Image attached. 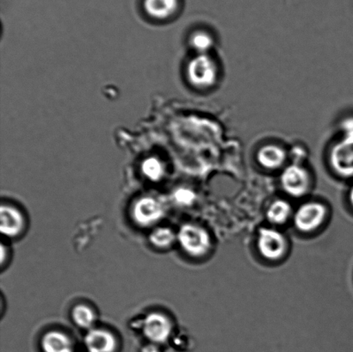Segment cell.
Segmentation results:
<instances>
[{"instance_id": "cell-14", "label": "cell", "mask_w": 353, "mask_h": 352, "mask_svg": "<svg viewBox=\"0 0 353 352\" xmlns=\"http://www.w3.org/2000/svg\"><path fill=\"white\" fill-rule=\"evenodd\" d=\"M176 239H178V236H176L174 231L165 227H157L150 236L152 246L161 250L170 248Z\"/></svg>"}, {"instance_id": "cell-10", "label": "cell", "mask_w": 353, "mask_h": 352, "mask_svg": "<svg viewBox=\"0 0 353 352\" xmlns=\"http://www.w3.org/2000/svg\"><path fill=\"white\" fill-rule=\"evenodd\" d=\"M89 352H115L117 348L116 337L110 331L101 329L89 330L85 338Z\"/></svg>"}, {"instance_id": "cell-15", "label": "cell", "mask_w": 353, "mask_h": 352, "mask_svg": "<svg viewBox=\"0 0 353 352\" xmlns=\"http://www.w3.org/2000/svg\"><path fill=\"white\" fill-rule=\"evenodd\" d=\"M72 318L74 323L82 329H92L96 322L94 311L90 307L79 304L74 307L72 312Z\"/></svg>"}, {"instance_id": "cell-18", "label": "cell", "mask_w": 353, "mask_h": 352, "mask_svg": "<svg viewBox=\"0 0 353 352\" xmlns=\"http://www.w3.org/2000/svg\"><path fill=\"white\" fill-rule=\"evenodd\" d=\"M190 43L196 50L200 52L201 54H204L212 47L213 39L209 34L200 31V32L193 34Z\"/></svg>"}, {"instance_id": "cell-11", "label": "cell", "mask_w": 353, "mask_h": 352, "mask_svg": "<svg viewBox=\"0 0 353 352\" xmlns=\"http://www.w3.org/2000/svg\"><path fill=\"white\" fill-rule=\"evenodd\" d=\"M145 12L154 19H170L178 12L180 0H144Z\"/></svg>"}, {"instance_id": "cell-8", "label": "cell", "mask_w": 353, "mask_h": 352, "mask_svg": "<svg viewBox=\"0 0 353 352\" xmlns=\"http://www.w3.org/2000/svg\"><path fill=\"white\" fill-rule=\"evenodd\" d=\"M326 209L319 203H306L297 210L295 216L296 226L304 232L316 229L323 223Z\"/></svg>"}, {"instance_id": "cell-16", "label": "cell", "mask_w": 353, "mask_h": 352, "mask_svg": "<svg viewBox=\"0 0 353 352\" xmlns=\"http://www.w3.org/2000/svg\"><path fill=\"white\" fill-rule=\"evenodd\" d=\"M141 171L145 177L154 182L161 180L165 174L163 164L159 158L154 157H150L144 161L141 165Z\"/></svg>"}, {"instance_id": "cell-3", "label": "cell", "mask_w": 353, "mask_h": 352, "mask_svg": "<svg viewBox=\"0 0 353 352\" xmlns=\"http://www.w3.org/2000/svg\"><path fill=\"white\" fill-rule=\"evenodd\" d=\"M165 213L163 205L152 196H143L137 200L131 209L134 222L141 227L155 225L163 218Z\"/></svg>"}, {"instance_id": "cell-2", "label": "cell", "mask_w": 353, "mask_h": 352, "mask_svg": "<svg viewBox=\"0 0 353 352\" xmlns=\"http://www.w3.org/2000/svg\"><path fill=\"white\" fill-rule=\"evenodd\" d=\"M187 75L190 83L199 88H208L216 82L218 69L216 64L205 54H201L190 61Z\"/></svg>"}, {"instance_id": "cell-20", "label": "cell", "mask_w": 353, "mask_h": 352, "mask_svg": "<svg viewBox=\"0 0 353 352\" xmlns=\"http://www.w3.org/2000/svg\"><path fill=\"white\" fill-rule=\"evenodd\" d=\"M141 352H161V351L160 348H159L158 344L152 343L144 346Z\"/></svg>"}, {"instance_id": "cell-4", "label": "cell", "mask_w": 353, "mask_h": 352, "mask_svg": "<svg viewBox=\"0 0 353 352\" xmlns=\"http://www.w3.org/2000/svg\"><path fill=\"white\" fill-rule=\"evenodd\" d=\"M143 332L152 343L163 344L167 342L171 336L172 324L170 319L163 313H150L144 320Z\"/></svg>"}, {"instance_id": "cell-19", "label": "cell", "mask_w": 353, "mask_h": 352, "mask_svg": "<svg viewBox=\"0 0 353 352\" xmlns=\"http://www.w3.org/2000/svg\"><path fill=\"white\" fill-rule=\"evenodd\" d=\"M174 196L175 202L180 205H190L195 199L194 193L186 189H178L175 191Z\"/></svg>"}, {"instance_id": "cell-21", "label": "cell", "mask_w": 353, "mask_h": 352, "mask_svg": "<svg viewBox=\"0 0 353 352\" xmlns=\"http://www.w3.org/2000/svg\"><path fill=\"white\" fill-rule=\"evenodd\" d=\"M1 265H3V264H5V258L6 257V247L3 246H1Z\"/></svg>"}, {"instance_id": "cell-22", "label": "cell", "mask_w": 353, "mask_h": 352, "mask_svg": "<svg viewBox=\"0 0 353 352\" xmlns=\"http://www.w3.org/2000/svg\"><path fill=\"white\" fill-rule=\"evenodd\" d=\"M350 199H351V202H352V205H353V188L352 189V191H351Z\"/></svg>"}, {"instance_id": "cell-5", "label": "cell", "mask_w": 353, "mask_h": 352, "mask_svg": "<svg viewBox=\"0 0 353 352\" xmlns=\"http://www.w3.org/2000/svg\"><path fill=\"white\" fill-rule=\"evenodd\" d=\"M332 165L345 177L353 176V130L334 147L331 154Z\"/></svg>"}, {"instance_id": "cell-12", "label": "cell", "mask_w": 353, "mask_h": 352, "mask_svg": "<svg viewBox=\"0 0 353 352\" xmlns=\"http://www.w3.org/2000/svg\"><path fill=\"white\" fill-rule=\"evenodd\" d=\"M44 352H74L70 339L60 331H50L41 340Z\"/></svg>"}, {"instance_id": "cell-1", "label": "cell", "mask_w": 353, "mask_h": 352, "mask_svg": "<svg viewBox=\"0 0 353 352\" xmlns=\"http://www.w3.org/2000/svg\"><path fill=\"white\" fill-rule=\"evenodd\" d=\"M176 236L183 250L190 256H202L210 247L209 234L202 227L193 224L183 225Z\"/></svg>"}, {"instance_id": "cell-7", "label": "cell", "mask_w": 353, "mask_h": 352, "mask_svg": "<svg viewBox=\"0 0 353 352\" xmlns=\"http://www.w3.org/2000/svg\"><path fill=\"white\" fill-rule=\"evenodd\" d=\"M281 182L290 195L300 196L305 194L310 187V175L305 169L292 165L283 172Z\"/></svg>"}, {"instance_id": "cell-6", "label": "cell", "mask_w": 353, "mask_h": 352, "mask_svg": "<svg viewBox=\"0 0 353 352\" xmlns=\"http://www.w3.org/2000/svg\"><path fill=\"white\" fill-rule=\"evenodd\" d=\"M259 249L268 260H279L285 251V240L281 234L274 229H263L259 234Z\"/></svg>"}, {"instance_id": "cell-17", "label": "cell", "mask_w": 353, "mask_h": 352, "mask_svg": "<svg viewBox=\"0 0 353 352\" xmlns=\"http://www.w3.org/2000/svg\"><path fill=\"white\" fill-rule=\"evenodd\" d=\"M290 211L292 209L288 203L279 200L270 206L268 217L270 222L272 223L282 224L289 218Z\"/></svg>"}, {"instance_id": "cell-13", "label": "cell", "mask_w": 353, "mask_h": 352, "mask_svg": "<svg viewBox=\"0 0 353 352\" xmlns=\"http://www.w3.org/2000/svg\"><path fill=\"white\" fill-rule=\"evenodd\" d=\"M259 164L268 169H276L285 163V152L275 145H266L259 149L257 154Z\"/></svg>"}, {"instance_id": "cell-9", "label": "cell", "mask_w": 353, "mask_h": 352, "mask_svg": "<svg viewBox=\"0 0 353 352\" xmlns=\"http://www.w3.org/2000/svg\"><path fill=\"white\" fill-rule=\"evenodd\" d=\"M26 225L23 216L15 207L2 205L0 209V231L9 238L19 236Z\"/></svg>"}]
</instances>
